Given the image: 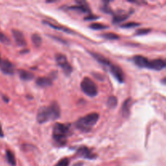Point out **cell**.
<instances>
[{
    "label": "cell",
    "instance_id": "24",
    "mask_svg": "<svg viewBox=\"0 0 166 166\" xmlns=\"http://www.w3.org/2000/svg\"><path fill=\"white\" fill-rule=\"evenodd\" d=\"M69 165V159L68 158H63L60 160L55 166H68Z\"/></svg>",
    "mask_w": 166,
    "mask_h": 166
},
{
    "label": "cell",
    "instance_id": "26",
    "mask_svg": "<svg viewBox=\"0 0 166 166\" xmlns=\"http://www.w3.org/2000/svg\"><path fill=\"white\" fill-rule=\"evenodd\" d=\"M151 31L149 28H143V29H138L136 31V35H145L148 34Z\"/></svg>",
    "mask_w": 166,
    "mask_h": 166
},
{
    "label": "cell",
    "instance_id": "1",
    "mask_svg": "<svg viewBox=\"0 0 166 166\" xmlns=\"http://www.w3.org/2000/svg\"><path fill=\"white\" fill-rule=\"evenodd\" d=\"M60 116V108L56 102L50 104L49 106H43L38 109L37 120L39 123H47L49 121L55 120Z\"/></svg>",
    "mask_w": 166,
    "mask_h": 166
},
{
    "label": "cell",
    "instance_id": "28",
    "mask_svg": "<svg viewBox=\"0 0 166 166\" xmlns=\"http://www.w3.org/2000/svg\"><path fill=\"white\" fill-rule=\"evenodd\" d=\"M97 16H88V17H85V20H93V19H97Z\"/></svg>",
    "mask_w": 166,
    "mask_h": 166
},
{
    "label": "cell",
    "instance_id": "31",
    "mask_svg": "<svg viewBox=\"0 0 166 166\" xmlns=\"http://www.w3.org/2000/svg\"><path fill=\"white\" fill-rule=\"evenodd\" d=\"M161 82H162V83H164V84L166 85V77L164 78V79H163L162 80H161Z\"/></svg>",
    "mask_w": 166,
    "mask_h": 166
},
{
    "label": "cell",
    "instance_id": "13",
    "mask_svg": "<svg viewBox=\"0 0 166 166\" xmlns=\"http://www.w3.org/2000/svg\"><path fill=\"white\" fill-rule=\"evenodd\" d=\"M131 105H132L131 98H128L124 101L123 106H122V113H123V117H127L130 114V109H131Z\"/></svg>",
    "mask_w": 166,
    "mask_h": 166
},
{
    "label": "cell",
    "instance_id": "30",
    "mask_svg": "<svg viewBox=\"0 0 166 166\" xmlns=\"http://www.w3.org/2000/svg\"><path fill=\"white\" fill-rule=\"evenodd\" d=\"M7 97H6V96H3V98L4 101H6V102H8V101H9V100H8V98H7Z\"/></svg>",
    "mask_w": 166,
    "mask_h": 166
},
{
    "label": "cell",
    "instance_id": "4",
    "mask_svg": "<svg viewBox=\"0 0 166 166\" xmlns=\"http://www.w3.org/2000/svg\"><path fill=\"white\" fill-rule=\"evenodd\" d=\"M82 91L88 97H93L97 94V87L96 83L90 78L85 77L80 84Z\"/></svg>",
    "mask_w": 166,
    "mask_h": 166
},
{
    "label": "cell",
    "instance_id": "2",
    "mask_svg": "<svg viewBox=\"0 0 166 166\" xmlns=\"http://www.w3.org/2000/svg\"><path fill=\"white\" fill-rule=\"evenodd\" d=\"M70 134L68 125L56 123L53 127V138L58 146H63L67 143V137Z\"/></svg>",
    "mask_w": 166,
    "mask_h": 166
},
{
    "label": "cell",
    "instance_id": "29",
    "mask_svg": "<svg viewBox=\"0 0 166 166\" xmlns=\"http://www.w3.org/2000/svg\"><path fill=\"white\" fill-rule=\"evenodd\" d=\"M4 134H3V128H2V126H1V124H0V137H3Z\"/></svg>",
    "mask_w": 166,
    "mask_h": 166
},
{
    "label": "cell",
    "instance_id": "6",
    "mask_svg": "<svg viewBox=\"0 0 166 166\" xmlns=\"http://www.w3.org/2000/svg\"><path fill=\"white\" fill-rule=\"evenodd\" d=\"M147 68L156 70V71H160V70L164 69V68H166V61L165 60L160 59V58L148 60Z\"/></svg>",
    "mask_w": 166,
    "mask_h": 166
},
{
    "label": "cell",
    "instance_id": "7",
    "mask_svg": "<svg viewBox=\"0 0 166 166\" xmlns=\"http://www.w3.org/2000/svg\"><path fill=\"white\" fill-rule=\"evenodd\" d=\"M0 70L7 75H12L15 71L14 65L7 59L1 60L0 62Z\"/></svg>",
    "mask_w": 166,
    "mask_h": 166
},
{
    "label": "cell",
    "instance_id": "10",
    "mask_svg": "<svg viewBox=\"0 0 166 166\" xmlns=\"http://www.w3.org/2000/svg\"><path fill=\"white\" fill-rule=\"evenodd\" d=\"M12 35L15 39V42L17 44L18 46H24L26 45V41L24 38V36L23 33L20 30L13 29L12 30Z\"/></svg>",
    "mask_w": 166,
    "mask_h": 166
},
{
    "label": "cell",
    "instance_id": "25",
    "mask_svg": "<svg viewBox=\"0 0 166 166\" xmlns=\"http://www.w3.org/2000/svg\"><path fill=\"white\" fill-rule=\"evenodd\" d=\"M0 42L4 44H10V40L5 34L0 32Z\"/></svg>",
    "mask_w": 166,
    "mask_h": 166
},
{
    "label": "cell",
    "instance_id": "32",
    "mask_svg": "<svg viewBox=\"0 0 166 166\" xmlns=\"http://www.w3.org/2000/svg\"><path fill=\"white\" fill-rule=\"evenodd\" d=\"M0 62H1V57H0Z\"/></svg>",
    "mask_w": 166,
    "mask_h": 166
},
{
    "label": "cell",
    "instance_id": "17",
    "mask_svg": "<svg viewBox=\"0 0 166 166\" xmlns=\"http://www.w3.org/2000/svg\"><path fill=\"white\" fill-rule=\"evenodd\" d=\"M92 54H93V57L95 58L97 61L99 62V63H101V64H103V65L109 66V67L111 65L110 62L106 58L104 57V56L101 55V54H99V53H92Z\"/></svg>",
    "mask_w": 166,
    "mask_h": 166
},
{
    "label": "cell",
    "instance_id": "16",
    "mask_svg": "<svg viewBox=\"0 0 166 166\" xmlns=\"http://www.w3.org/2000/svg\"><path fill=\"white\" fill-rule=\"evenodd\" d=\"M6 158L8 162L11 164L12 166H15L16 164V157H15L14 153L11 150L6 151Z\"/></svg>",
    "mask_w": 166,
    "mask_h": 166
},
{
    "label": "cell",
    "instance_id": "19",
    "mask_svg": "<svg viewBox=\"0 0 166 166\" xmlns=\"http://www.w3.org/2000/svg\"><path fill=\"white\" fill-rule=\"evenodd\" d=\"M129 16L128 14H125V13H123V14H119V15H115L114 17H113V23H116V24H118V23H120V22L123 21V20H125L126 19H127V17Z\"/></svg>",
    "mask_w": 166,
    "mask_h": 166
},
{
    "label": "cell",
    "instance_id": "23",
    "mask_svg": "<svg viewBox=\"0 0 166 166\" xmlns=\"http://www.w3.org/2000/svg\"><path fill=\"white\" fill-rule=\"evenodd\" d=\"M90 28L94 30H101L107 28V26L105 25V24H99V23H94V24H92L90 25Z\"/></svg>",
    "mask_w": 166,
    "mask_h": 166
},
{
    "label": "cell",
    "instance_id": "15",
    "mask_svg": "<svg viewBox=\"0 0 166 166\" xmlns=\"http://www.w3.org/2000/svg\"><path fill=\"white\" fill-rule=\"evenodd\" d=\"M19 75H20V79H23V80H31L34 76L32 72L25 71V70H20L19 71Z\"/></svg>",
    "mask_w": 166,
    "mask_h": 166
},
{
    "label": "cell",
    "instance_id": "12",
    "mask_svg": "<svg viewBox=\"0 0 166 166\" xmlns=\"http://www.w3.org/2000/svg\"><path fill=\"white\" fill-rule=\"evenodd\" d=\"M133 61L138 67H143V68H147L148 66V59L147 58L143 57L141 55H136L133 58Z\"/></svg>",
    "mask_w": 166,
    "mask_h": 166
},
{
    "label": "cell",
    "instance_id": "3",
    "mask_svg": "<svg viewBox=\"0 0 166 166\" xmlns=\"http://www.w3.org/2000/svg\"><path fill=\"white\" fill-rule=\"evenodd\" d=\"M99 119V114L97 113H91L84 117H82L78 119L75 123V127L79 129V131L83 132L90 131L93 127L97 124V121Z\"/></svg>",
    "mask_w": 166,
    "mask_h": 166
},
{
    "label": "cell",
    "instance_id": "27",
    "mask_svg": "<svg viewBox=\"0 0 166 166\" xmlns=\"http://www.w3.org/2000/svg\"><path fill=\"white\" fill-rule=\"evenodd\" d=\"M138 24H137V23H134V22H131V23H127V24H123L122 25V27L123 28H134V27H136V26H138Z\"/></svg>",
    "mask_w": 166,
    "mask_h": 166
},
{
    "label": "cell",
    "instance_id": "33",
    "mask_svg": "<svg viewBox=\"0 0 166 166\" xmlns=\"http://www.w3.org/2000/svg\"><path fill=\"white\" fill-rule=\"evenodd\" d=\"M165 61H166V60H165Z\"/></svg>",
    "mask_w": 166,
    "mask_h": 166
},
{
    "label": "cell",
    "instance_id": "9",
    "mask_svg": "<svg viewBox=\"0 0 166 166\" xmlns=\"http://www.w3.org/2000/svg\"><path fill=\"white\" fill-rule=\"evenodd\" d=\"M77 154L81 157L85 159H95L97 157V155L94 154L93 152L87 147H80L77 151Z\"/></svg>",
    "mask_w": 166,
    "mask_h": 166
},
{
    "label": "cell",
    "instance_id": "14",
    "mask_svg": "<svg viewBox=\"0 0 166 166\" xmlns=\"http://www.w3.org/2000/svg\"><path fill=\"white\" fill-rule=\"evenodd\" d=\"M36 83L40 87H47V86H50L51 85L52 80L50 78L40 77L36 80Z\"/></svg>",
    "mask_w": 166,
    "mask_h": 166
},
{
    "label": "cell",
    "instance_id": "22",
    "mask_svg": "<svg viewBox=\"0 0 166 166\" xmlns=\"http://www.w3.org/2000/svg\"><path fill=\"white\" fill-rule=\"evenodd\" d=\"M102 37L105 39L108 40H117L118 39V36L117 34L113 33H107L103 34Z\"/></svg>",
    "mask_w": 166,
    "mask_h": 166
},
{
    "label": "cell",
    "instance_id": "11",
    "mask_svg": "<svg viewBox=\"0 0 166 166\" xmlns=\"http://www.w3.org/2000/svg\"><path fill=\"white\" fill-rule=\"evenodd\" d=\"M69 9H71V10H75V11H79V12H81L83 13H88V14H91V10L89 7L88 6L87 3L84 2H78L77 5L75 6H71L70 7Z\"/></svg>",
    "mask_w": 166,
    "mask_h": 166
},
{
    "label": "cell",
    "instance_id": "8",
    "mask_svg": "<svg viewBox=\"0 0 166 166\" xmlns=\"http://www.w3.org/2000/svg\"><path fill=\"white\" fill-rule=\"evenodd\" d=\"M109 70H110L111 74L113 75V77L120 83L124 82V74H123V70L121 69L118 66L112 65L109 66Z\"/></svg>",
    "mask_w": 166,
    "mask_h": 166
},
{
    "label": "cell",
    "instance_id": "21",
    "mask_svg": "<svg viewBox=\"0 0 166 166\" xmlns=\"http://www.w3.org/2000/svg\"><path fill=\"white\" fill-rule=\"evenodd\" d=\"M117 103H118V100L115 97H109V99L107 101V105L109 108H114L117 105Z\"/></svg>",
    "mask_w": 166,
    "mask_h": 166
},
{
    "label": "cell",
    "instance_id": "5",
    "mask_svg": "<svg viewBox=\"0 0 166 166\" xmlns=\"http://www.w3.org/2000/svg\"><path fill=\"white\" fill-rule=\"evenodd\" d=\"M55 58L58 64L62 69L63 70L64 73L67 75H71V71H72V67H71V66L70 65V63L67 61L66 56L62 54V53H58V54H56Z\"/></svg>",
    "mask_w": 166,
    "mask_h": 166
},
{
    "label": "cell",
    "instance_id": "18",
    "mask_svg": "<svg viewBox=\"0 0 166 166\" xmlns=\"http://www.w3.org/2000/svg\"><path fill=\"white\" fill-rule=\"evenodd\" d=\"M44 23H46V24H48L50 27H51V28H55V29H58V30H62V31H64V32L68 33H71V30L69 29V28H66V27H64V26L55 25V24H52V23L48 22V21H45Z\"/></svg>",
    "mask_w": 166,
    "mask_h": 166
},
{
    "label": "cell",
    "instance_id": "20",
    "mask_svg": "<svg viewBox=\"0 0 166 166\" xmlns=\"http://www.w3.org/2000/svg\"><path fill=\"white\" fill-rule=\"evenodd\" d=\"M32 41L36 46H41V44H42V38H41V36H40L39 34L34 33V34H33V36H32Z\"/></svg>",
    "mask_w": 166,
    "mask_h": 166
}]
</instances>
